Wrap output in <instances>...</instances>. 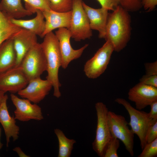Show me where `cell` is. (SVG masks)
I'll list each match as a JSON object with an SVG mask.
<instances>
[{"mask_svg": "<svg viewBox=\"0 0 157 157\" xmlns=\"http://www.w3.org/2000/svg\"><path fill=\"white\" fill-rule=\"evenodd\" d=\"M112 11L109 13L104 39L112 43L114 51L119 52L131 39V18L129 12L119 5Z\"/></svg>", "mask_w": 157, "mask_h": 157, "instance_id": "obj_1", "label": "cell"}, {"mask_svg": "<svg viewBox=\"0 0 157 157\" xmlns=\"http://www.w3.org/2000/svg\"><path fill=\"white\" fill-rule=\"evenodd\" d=\"M43 38L41 45L47 62L46 79L52 85L53 96L59 98L61 96L59 88L61 85L59 80L58 72L61 67L62 57L58 41L52 31L46 34Z\"/></svg>", "mask_w": 157, "mask_h": 157, "instance_id": "obj_2", "label": "cell"}, {"mask_svg": "<svg viewBox=\"0 0 157 157\" xmlns=\"http://www.w3.org/2000/svg\"><path fill=\"white\" fill-rule=\"evenodd\" d=\"M115 101L123 105L127 111L130 117L128 125L133 133L139 138L142 150L146 144L145 137L147 131L157 120L150 118L149 113L135 108L124 99L118 98Z\"/></svg>", "mask_w": 157, "mask_h": 157, "instance_id": "obj_3", "label": "cell"}, {"mask_svg": "<svg viewBox=\"0 0 157 157\" xmlns=\"http://www.w3.org/2000/svg\"><path fill=\"white\" fill-rule=\"evenodd\" d=\"M82 2V0H72L71 19L68 29L71 38L76 41L90 39L92 35Z\"/></svg>", "mask_w": 157, "mask_h": 157, "instance_id": "obj_4", "label": "cell"}, {"mask_svg": "<svg viewBox=\"0 0 157 157\" xmlns=\"http://www.w3.org/2000/svg\"><path fill=\"white\" fill-rule=\"evenodd\" d=\"M97 117L95 138L92 143L93 150L98 155L104 157L106 147L112 138L108 122V109L102 102L95 104Z\"/></svg>", "mask_w": 157, "mask_h": 157, "instance_id": "obj_5", "label": "cell"}, {"mask_svg": "<svg viewBox=\"0 0 157 157\" xmlns=\"http://www.w3.org/2000/svg\"><path fill=\"white\" fill-rule=\"evenodd\" d=\"M19 66L29 81L40 77L46 71V60L41 44L37 43L27 52Z\"/></svg>", "mask_w": 157, "mask_h": 157, "instance_id": "obj_6", "label": "cell"}, {"mask_svg": "<svg viewBox=\"0 0 157 157\" xmlns=\"http://www.w3.org/2000/svg\"><path fill=\"white\" fill-rule=\"evenodd\" d=\"M107 119L112 137L120 140L131 156H133L134 134L129 128L128 123L125 117L108 111Z\"/></svg>", "mask_w": 157, "mask_h": 157, "instance_id": "obj_7", "label": "cell"}, {"mask_svg": "<svg viewBox=\"0 0 157 157\" xmlns=\"http://www.w3.org/2000/svg\"><path fill=\"white\" fill-rule=\"evenodd\" d=\"M114 50L112 43L106 40L94 56L88 60L84 66V72L89 78L95 79L105 72Z\"/></svg>", "mask_w": 157, "mask_h": 157, "instance_id": "obj_8", "label": "cell"}, {"mask_svg": "<svg viewBox=\"0 0 157 157\" xmlns=\"http://www.w3.org/2000/svg\"><path fill=\"white\" fill-rule=\"evenodd\" d=\"M29 81L19 66L0 74V90L5 93H18L25 88Z\"/></svg>", "mask_w": 157, "mask_h": 157, "instance_id": "obj_9", "label": "cell"}, {"mask_svg": "<svg viewBox=\"0 0 157 157\" xmlns=\"http://www.w3.org/2000/svg\"><path fill=\"white\" fill-rule=\"evenodd\" d=\"M55 34L58 41L61 55V67L65 69L72 61L81 56L88 44H86L78 49H73L70 42L71 33L68 29L65 28H58Z\"/></svg>", "mask_w": 157, "mask_h": 157, "instance_id": "obj_10", "label": "cell"}, {"mask_svg": "<svg viewBox=\"0 0 157 157\" xmlns=\"http://www.w3.org/2000/svg\"><path fill=\"white\" fill-rule=\"evenodd\" d=\"M11 99L16 108L14 118L22 122L33 119L40 121L44 118L41 108L36 104H32L28 99L19 98L14 94L10 95Z\"/></svg>", "mask_w": 157, "mask_h": 157, "instance_id": "obj_11", "label": "cell"}, {"mask_svg": "<svg viewBox=\"0 0 157 157\" xmlns=\"http://www.w3.org/2000/svg\"><path fill=\"white\" fill-rule=\"evenodd\" d=\"M51 83L47 79L40 77L30 80L26 87L17 93L21 97L38 104L49 94L52 87Z\"/></svg>", "mask_w": 157, "mask_h": 157, "instance_id": "obj_12", "label": "cell"}, {"mask_svg": "<svg viewBox=\"0 0 157 157\" xmlns=\"http://www.w3.org/2000/svg\"><path fill=\"white\" fill-rule=\"evenodd\" d=\"M128 98L141 110L157 100V88L140 82L129 90Z\"/></svg>", "mask_w": 157, "mask_h": 157, "instance_id": "obj_13", "label": "cell"}, {"mask_svg": "<svg viewBox=\"0 0 157 157\" xmlns=\"http://www.w3.org/2000/svg\"><path fill=\"white\" fill-rule=\"evenodd\" d=\"M37 36L33 33L22 28L13 38L17 56L15 67L19 66L26 54L38 43Z\"/></svg>", "mask_w": 157, "mask_h": 157, "instance_id": "obj_14", "label": "cell"}, {"mask_svg": "<svg viewBox=\"0 0 157 157\" xmlns=\"http://www.w3.org/2000/svg\"><path fill=\"white\" fill-rule=\"evenodd\" d=\"M82 5L88 18L91 29L98 32L99 38L105 39L109 10L102 7L99 8H92L83 1Z\"/></svg>", "mask_w": 157, "mask_h": 157, "instance_id": "obj_15", "label": "cell"}, {"mask_svg": "<svg viewBox=\"0 0 157 157\" xmlns=\"http://www.w3.org/2000/svg\"><path fill=\"white\" fill-rule=\"evenodd\" d=\"M8 98L7 95L5 94L0 105V123L4 131L7 147H8L11 138L14 141L18 139L19 131L14 117L11 116L9 113L7 104Z\"/></svg>", "mask_w": 157, "mask_h": 157, "instance_id": "obj_16", "label": "cell"}, {"mask_svg": "<svg viewBox=\"0 0 157 157\" xmlns=\"http://www.w3.org/2000/svg\"><path fill=\"white\" fill-rule=\"evenodd\" d=\"M45 22L44 31L41 38H43L47 33L54 29L62 28L68 29L71 19V10L65 12H59L50 10L42 12Z\"/></svg>", "mask_w": 157, "mask_h": 157, "instance_id": "obj_17", "label": "cell"}, {"mask_svg": "<svg viewBox=\"0 0 157 157\" xmlns=\"http://www.w3.org/2000/svg\"><path fill=\"white\" fill-rule=\"evenodd\" d=\"M16 60L13 38L7 40L0 45V74L15 67Z\"/></svg>", "mask_w": 157, "mask_h": 157, "instance_id": "obj_18", "label": "cell"}, {"mask_svg": "<svg viewBox=\"0 0 157 157\" xmlns=\"http://www.w3.org/2000/svg\"><path fill=\"white\" fill-rule=\"evenodd\" d=\"M36 16L34 18L29 20H23L14 18L10 19L14 24L22 28L27 30L39 35L40 37L45 27V22L42 11L38 10L36 12Z\"/></svg>", "mask_w": 157, "mask_h": 157, "instance_id": "obj_19", "label": "cell"}, {"mask_svg": "<svg viewBox=\"0 0 157 157\" xmlns=\"http://www.w3.org/2000/svg\"><path fill=\"white\" fill-rule=\"evenodd\" d=\"M22 0H1L0 2V10L10 19H19L32 13L24 7Z\"/></svg>", "mask_w": 157, "mask_h": 157, "instance_id": "obj_20", "label": "cell"}, {"mask_svg": "<svg viewBox=\"0 0 157 157\" xmlns=\"http://www.w3.org/2000/svg\"><path fill=\"white\" fill-rule=\"evenodd\" d=\"M22 28L13 24L10 19L0 10V45L6 40L13 38Z\"/></svg>", "mask_w": 157, "mask_h": 157, "instance_id": "obj_21", "label": "cell"}, {"mask_svg": "<svg viewBox=\"0 0 157 157\" xmlns=\"http://www.w3.org/2000/svg\"><path fill=\"white\" fill-rule=\"evenodd\" d=\"M58 141L59 152L58 157H70L73 148L75 140L67 138L63 131L59 129L54 130Z\"/></svg>", "mask_w": 157, "mask_h": 157, "instance_id": "obj_22", "label": "cell"}, {"mask_svg": "<svg viewBox=\"0 0 157 157\" xmlns=\"http://www.w3.org/2000/svg\"><path fill=\"white\" fill-rule=\"evenodd\" d=\"M24 7L32 14L38 10L42 12L51 10L48 0H24Z\"/></svg>", "mask_w": 157, "mask_h": 157, "instance_id": "obj_23", "label": "cell"}, {"mask_svg": "<svg viewBox=\"0 0 157 157\" xmlns=\"http://www.w3.org/2000/svg\"><path fill=\"white\" fill-rule=\"evenodd\" d=\"M73 0H48L51 10L59 12L71 10Z\"/></svg>", "mask_w": 157, "mask_h": 157, "instance_id": "obj_24", "label": "cell"}, {"mask_svg": "<svg viewBox=\"0 0 157 157\" xmlns=\"http://www.w3.org/2000/svg\"><path fill=\"white\" fill-rule=\"evenodd\" d=\"M119 140L112 137L105 151L104 157H118L117 150L120 145Z\"/></svg>", "mask_w": 157, "mask_h": 157, "instance_id": "obj_25", "label": "cell"}, {"mask_svg": "<svg viewBox=\"0 0 157 157\" xmlns=\"http://www.w3.org/2000/svg\"><path fill=\"white\" fill-rule=\"evenodd\" d=\"M119 5L128 12H136L142 7V0H120Z\"/></svg>", "mask_w": 157, "mask_h": 157, "instance_id": "obj_26", "label": "cell"}, {"mask_svg": "<svg viewBox=\"0 0 157 157\" xmlns=\"http://www.w3.org/2000/svg\"><path fill=\"white\" fill-rule=\"evenodd\" d=\"M138 157H156L157 156V138L147 143Z\"/></svg>", "mask_w": 157, "mask_h": 157, "instance_id": "obj_27", "label": "cell"}, {"mask_svg": "<svg viewBox=\"0 0 157 157\" xmlns=\"http://www.w3.org/2000/svg\"><path fill=\"white\" fill-rule=\"evenodd\" d=\"M157 138V121L148 129L145 137L146 144L150 142Z\"/></svg>", "mask_w": 157, "mask_h": 157, "instance_id": "obj_28", "label": "cell"}, {"mask_svg": "<svg viewBox=\"0 0 157 157\" xmlns=\"http://www.w3.org/2000/svg\"><path fill=\"white\" fill-rule=\"evenodd\" d=\"M101 6V7L108 10H114L119 5L120 0H97Z\"/></svg>", "mask_w": 157, "mask_h": 157, "instance_id": "obj_29", "label": "cell"}, {"mask_svg": "<svg viewBox=\"0 0 157 157\" xmlns=\"http://www.w3.org/2000/svg\"><path fill=\"white\" fill-rule=\"evenodd\" d=\"M140 82L157 88V75L151 76L145 75L140 79Z\"/></svg>", "mask_w": 157, "mask_h": 157, "instance_id": "obj_30", "label": "cell"}, {"mask_svg": "<svg viewBox=\"0 0 157 157\" xmlns=\"http://www.w3.org/2000/svg\"><path fill=\"white\" fill-rule=\"evenodd\" d=\"M145 75L151 76L157 75V61L146 63L144 64Z\"/></svg>", "mask_w": 157, "mask_h": 157, "instance_id": "obj_31", "label": "cell"}, {"mask_svg": "<svg viewBox=\"0 0 157 157\" xmlns=\"http://www.w3.org/2000/svg\"><path fill=\"white\" fill-rule=\"evenodd\" d=\"M142 7L144 9L149 12L153 10L157 5V0H142Z\"/></svg>", "mask_w": 157, "mask_h": 157, "instance_id": "obj_32", "label": "cell"}, {"mask_svg": "<svg viewBox=\"0 0 157 157\" xmlns=\"http://www.w3.org/2000/svg\"><path fill=\"white\" fill-rule=\"evenodd\" d=\"M151 110L149 113L152 119L157 120V100L153 102L150 105Z\"/></svg>", "mask_w": 157, "mask_h": 157, "instance_id": "obj_33", "label": "cell"}, {"mask_svg": "<svg viewBox=\"0 0 157 157\" xmlns=\"http://www.w3.org/2000/svg\"><path fill=\"white\" fill-rule=\"evenodd\" d=\"M13 150L17 152L19 157H29L28 156L26 155L24 153L21 148L19 147H15Z\"/></svg>", "mask_w": 157, "mask_h": 157, "instance_id": "obj_34", "label": "cell"}, {"mask_svg": "<svg viewBox=\"0 0 157 157\" xmlns=\"http://www.w3.org/2000/svg\"><path fill=\"white\" fill-rule=\"evenodd\" d=\"M5 93L4 92L0 90V105L5 94Z\"/></svg>", "mask_w": 157, "mask_h": 157, "instance_id": "obj_35", "label": "cell"}, {"mask_svg": "<svg viewBox=\"0 0 157 157\" xmlns=\"http://www.w3.org/2000/svg\"><path fill=\"white\" fill-rule=\"evenodd\" d=\"M1 128L0 127V150L2 148L3 145V144H2L1 142Z\"/></svg>", "mask_w": 157, "mask_h": 157, "instance_id": "obj_36", "label": "cell"}]
</instances>
